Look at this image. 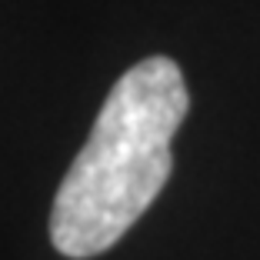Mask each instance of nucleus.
I'll return each mask as SVG.
<instances>
[{"instance_id": "f257e3e1", "label": "nucleus", "mask_w": 260, "mask_h": 260, "mask_svg": "<svg viewBox=\"0 0 260 260\" xmlns=\"http://www.w3.org/2000/svg\"><path fill=\"white\" fill-rule=\"evenodd\" d=\"M187 107L184 74L170 57H147L117 77L54 197L50 240L63 257L110 250L157 200L174 170L170 140Z\"/></svg>"}]
</instances>
